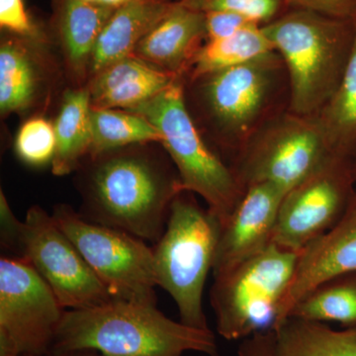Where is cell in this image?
Returning <instances> with one entry per match:
<instances>
[{"label": "cell", "mask_w": 356, "mask_h": 356, "mask_svg": "<svg viewBox=\"0 0 356 356\" xmlns=\"http://www.w3.org/2000/svg\"><path fill=\"white\" fill-rule=\"evenodd\" d=\"M79 214L156 243L170 206L184 191L172 159L159 143L134 145L84 159L76 170Z\"/></svg>", "instance_id": "cell-1"}, {"label": "cell", "mask_w": 356, "mask_h": 356, "mask_svg": "<svg viewBox=\"0 0 356 356\" xmlns=\"http://www.w3.org/2000/svg\"><path fill=\"white\" fill-rule=\"evenodd\" d=\"M184 98L204 139L229 166L262 126L289 110L286 67L271 51L184 81Z\"/></svg>", "instance_id": "cell-2"}, {"label": "cell", "mask_w": 356, "mask_h": 356, "mask_svg": "<svg viewBox=\"0 0 356 356\" xmlns=\"http://www.w3.org/2000/svg\"><path fill=\"white\" fill-rule=\"evenodd\" d=\"M79 350L103 356H222L211 330L175 322L156 305L117 299L65 311L50 353Z\"/></svg>", "instance_id": "cell-3"}, {"label": "cell", "mask_w": 356, "mask_h": 356, "mask_svg": "<svg viewBox=\"0 0 356 356\" xmlns=\"http://www.w3.org/2000/svg\"><path fill=\"white\" fill-rule=\"evenodd\" d=\"M286 67L290 111L314 116L343 81L355 48V21L290 8L262 26Z\"/></svg>", "instance_id": "cell-4"}, {"label": "cell", "mask_w": 356, "mask_h": 356, "mask_svg": "<svg viewBox=\"0 0 356 356\" xmlns=\"http://www.w3.org/2000/svg\"><path fill=\"white\" fill-rule=\"evenodd\" d=\"M195 194L182 191L170 206L165 233L153 248L158 286L177 304L180 322L210 330L203 308V293L213 270L222 224Z\"/></svg>", "instance_id": "cell-5"}, {"label": "cell", "mask_w": 356, "mask_h": 356, "mask_svg": "<svg viewBox=\"0 0 356 356\" xmlns=\"http://www.w3.org/2000/svg\"><path fill=\"white\" fill-rule=\"evenodd\" d=\"M130 112L142 115L158 129L163 138L161 145L172 159L184 191L202 197L222 227L245 191L231 168L207 144L189 113L184 77Z\"/></svg>", "instance_id": "cell-6"}, {"label": "cell", "mask_w": 356, "mask_h": 356, "mask_svg": "<svg viewBox=\"0 0 356 356\" xmlns=\"http://www.w3.org/2000/svg\"><path fill=\"white\" fill-rule=\"evenodd\" d=\"M297 257V252L273 243L261 254L214 275L210 302L222 339L243 341L273 331Z\"/></svg>", "instance_id": "cell-7"}, {"label": "cell", "mask_w": 356, "mask_h": 356, "mask_svg": "<svg viewBox=\"0 0 356 356\" xmlns=\"http://www.w3.org/2000/svg\"><path fill=\"white\" fill-rule=\"evenodd\" d=\"M332 156L316 116L286 110L250 138L229 168L245 191L271 184L287 193Z\"/></svg>", "instance_id": "cell-8"}, {"label": "cell", "mask_w": 356, "mask_h": 356, "mask_svg": "<svg viewBox=\"0 0 356 356\" xmlns=\"http://www.w3.org/2000/svg\"><path fill=\"white\" fill-rule=\"evenodd\" d=\"M51 216L113 299L156 305L153 248L127 232L83 219L70 205L56 206Z\"/></svg>", "instance_id": "cell-9"}, {"label": "cell", "mask_w": 356, "mask_h": 356, "mask_svg": "<svg viewBox=\"0 0 356 356\" xmlns=\"http://www.w3.org/2000/svg\"><path fill=\"white\" fill-rule=\"evenodd\" d=\"M67 311L26 259H0V356H44Z\"/></svg>", "instance_id": "cell-10"}, {"label": "cell", "mask_w": 356, "mask_h": 356, "mask_svg": "<svg viewBox=\"0 0 356 356\" xmlns=\"http://www.w3.org/2000/svg\"><path fill=\"white\" fill-rule=\"evenodd\" d=\"M355 195V163L332 156L285 194L273 243L298 254L343 218Z\"/></svg>", "instance_id": "cell-11"}, {"label": "cell", "mask_w": 356, "mask_h": 356, "mask_svg": "<svg viewBox=\"0 0 356 356\" xmlns=\"http://www.w3.org/2000/svg\"><path fill=\"white\" fill-rule=\"evenodd\" d=\"M23 222L21 259L34 267L65 309L91 308L113 300L51 214L35 205Z\"/></svg>", "instance_id": "cell-12"}, {"label": "cell", "mask_w": 356, "mask_h": 356, "mask_svg": "<svg viewBox=\"0 0 356 356\" xmlns=\"http://www.w3.org/2000/svg\"><path fill=\"white\" fill-rule=\"evenodd\" d=\"M60 70L39 36L4 37L0 44V113L28 114L44 106Z\"/></svg>", "instance_id": "cell-13"}, {"label": "cell", "mask_w": 356, "mask_h": 356, "mask_svg": "<svg viewBox=\"0 0 356 356\" xmlns=\"http://www.w3.org/2000/svg\"><path fill=\"white\" fill-rule=\"evenodd\" d=\"M285 194L271 184H254L245 189L233 214L222 225L213 266L214 275L261 254L273 243Z\"/></svg>", "instance_id": "cell-14"}, {"label": "cell", "mask_w": 356, "mask_h": 356, "mask_svg": "<svg viewBox=\"0 0 356 356\" xmlns=\"http://www.w3.org/2000/svg\"><path fill=\"white\" fill-rule=\"evenodd\" d=\"M356 271V195L346 214L329 231L298 252L296 266L281 301L274 330L277 329L300 300L323 283Z\"/></svg>", "instance_id": "cell-15"}, {"label": "cell", "mask_w": 356, "mask_h": 356, "mask_svg": "<svg viewBox=\"0 0 356 356\" xmlns=\"http://www.w3.org/2000/svg\"><path fill=\"white\" fill-rule=\"evenodd\" d=\"M180 77L131 55L103 67L86 86L92 108L131 111Z\"/></svg>", "instance_id": "cell-16"}, {"label": "cell", "mask_w": 356, "mask_h": 356, "mask_svg": "<svg viewBox=\"0 0 356 356\" xmlns=\"http://www.w3.org/2000/svg\"><path fill=\"white\" fill-rule=\"evenodd\" d=\"M205 41L204 13L175 1L165 17L140 42L133 55L184 79Z\"/></svg>", "instance_id": "cell-17"}, {"label": "cell", "mask_w": 356, "mask_h": 356, "mask_svg": "<svg viewBox=\"0 0 356 356\" xmlns=\"http://www.w3.org/2000/svg\"><path fill=\"white\" fill-rule=\"evenodd\" d=\"M114 11L83 0H60L58 42L65 72L76 88L88 86L96 42Z\"/></svg>", "instance_id": "cell-18"}, {"label": "cell", "mask_w": 356, "mask_h": 356, "mask_svg": "<svg viewBox=\"0 0 356 356\" xmlns=\"http://www.w3.org/2000/svg\"><path fill=\"white\" fill-rule=\"evenodd\" d=\"M173 3L168 0H131L115 9L96 42L88 81L103 67L133 55L140 42L165 17Z\"/></svg>", "instance_id": "cell-19"}, {"label": "cell", "mask_w": 356, "mask_h": 356, "mask_svg": "<svg viewBox=\"0 0 356 356\" xmlns=\"http://www.w3.org/2000/svg\"><path fill=\"white\" fill-rule=\"evenodd\" d=\"M91 103L88 86L65 89L54 122L57 147L51 172L57 177L76 172L91 147Z\"/></svg>", "instance_id": "cell-20"}, {"label": "cell", "mask_w": 356, "mask_h": 356, "mask_svg": "<svg viewBox=\"0 0 356 356\" xmlns=\"http://www.w3.org/2000/svg\"><path fill=\"white\" fill-rule=\"evenodd\" d=\"M273 356H356V327L288 318L274 330Z\"/></svg>", "instance_id": "cell-21"}, {"label": "cell", "mask_w": 356, "mask_h": 356, "mask_svg": "<svg viewBox=\"0 0 356 356\" xmlns=\"http://www.w3.org/2000/svg\"><path fill=\"white\" fill-rule=\"evenodd\" d=\"M314 116L322 128L332 156L356 163V36L343 81L331 99Z\"/></svg>", "instance_id": "cell-22"}, {"label": "cell", "mask_w": 356, "mask_h": 356, "mask_svg": "<svg viewBox=\"0 0 356 356\" xmlns=\"http://www.w3.org/2000/svg\"><path fill=\"white\" fill-rule=\"evenodd\" d=\"M274 51L261 25H252L226 38L207 41L192 60L184 81L238 67Z\"/></svg>", "instance_id": "cell-23"}, {"label": "cell", "mask_w": 356, "mask_h": 356, "mask_svg": "<svg viewBox=\"0 0 356 356\" xmlns=\"http://www.w3.org/2000/svg\"><path fill=\"white\" fill-rule=\"evenodd\" d=\"M91 147L89 156L134 145L159 143L158 129L142 115L120 109L91 107Z\"/></svg>", "instance_id": "cell-24"}, {"label": "cell", "mask_w": 356, "mask_h": 356, "mask_svg": "<svg viewBox=\"0 0 356 356\" xmlns=\"http://www.w3.org/2000/svg\"><path fill=\"white\" fill-rule=\"evenodd\" d=\"M291 317L356 327V271L337 276L312 290L293 308Z\"/></svg>", "instance_id": "cell-25"}, {"label": "cell", "mask_w": 356, "mask_h": 356, "mask_svg": "<svg viewBox=\"0 0 356 356\" xmlns=\"http://www.w3.org/2000/svg\"><path fill=\"white\" fill-rule=\"evenodd\" d=\"M14 146L17 156L27 165L51 163L57 147L54 124L40 115L27 119L18 131Z\"/></svg>", "instance_id": "cell-26"}, {"label": "cell", "mask_w": 356, "mask_h": 356, "mask_svg": "<svg viewBox=\"0 0 356 356\" xmlns=\"http://www.w3.org/2000/svg\"><path fill=\"white\" fill-rule=\"evenodd\" d=\"M180 6L206 13L228 11L241 14L264 26L280 18L290 8L288 0H175Z\"/></svg>", "instance_id": "cell-27"}, {"label": "cell", "mask_w": 356, "mask_h": 356, "mask_svg": "<svg viewBox=\"0 0 356 356\" xmlns=\"http://www.w3.org/2000/svg\"><path fill=\"white\" fill-rule=\"evenodd\" d=\"M0 27L15 36H38L23 0H0Z\"/></svg>", "instance_id": "cell-28"}, {"label": "cell", "mask_w": 356, "mask_h": 356, "mask_svg": "<svg viewBox=\"0 0 356 356\" xmlns=\"http://www.w3.org/2000/svg\"><path fill=\"white\" fill-rule=\"evenodd\" d=\"M205 16L206 41H213L232 36L236 32L259 23L241 14L228 11H211L204 13Z\"/></svg>", "instance_id": "cell-29"}, {"label": "cell", "mask_w": 356, "mask_h": 356, "mask_svg": "<svg viewBox=\"0 0 356 356\" xmlns=\"http://www.w3.org/2000/svg\"><path fill=\"white\" fill-rule=\"evenodd\" d=\"M23 229L24 222L16 218L3 191H0V243L14 257H21L22 254Z\"/></svg>", "instance_id": "cell-30"}, {"label": "cell", "mask_w": 356, "mask_h": 356, "mask_svg": "<svg viewBox=\"0 0 356 356\" xmlns=\"http://www.w3.org/2000/svg\"><path fill=\"white\" fill-rule=\"evenodd\" d=\"M294 8L308 9L315 13L356 21V0H288Z\"/></svg>", "instance_id": "cell-31"}, {"label": "cell", "mask_w": 356, "mask_h": 356, "mask_svg": "<svg viewBox=\"0 0 356 356\" xmlns=\"http://www.w3.org/2000/svg\"><path fill=\"white\" fill-rule=\"evenodd\" d=\"M274 331L257 332L243 339L238 356H273Z\"/></svg>", "instance_id": "cell-32"}, {"label": "cell", "mask_w": 356, "mask_h": 356, "mask_svg": "<svg viewBox=\"0 0 356 356\" xmlns=\"http://www.w3.org/2000/svg\"><path fill=\"white\" fill-rule=\"evenodd\" d=\"M89 3L96 4V6L108 7V8L117 9L119 7L125 6L131 0H83Z\"/></svg>", "instance_id": "cell-33"}, {"label": "cell", "mask_w": 356, "mask_h": 356, "mask_svg": "<svg viewBox=\"0 0 356 356\" xmlns=\"http://www.w3.org/2000/svg\"><path fill=\"white\" fill-rule=\"evenodd\" d=\"M44 356H103L95 350H79L65 351V353H50Z\"/></svg>", "instance_id": "cell-34"}, {"label": "cell", "mask_w": 356, "mask_h": 356, "mask_svg": "<svg viewBox=\"0 0 356 356\" xmlns=\"http://www.w3.org/2000/svg\"><path fill=\"white\" fill-rule=\"evenodd\" d=\"M355 175H356V163H355Z\"/></svg>", "instance_id": "cell-35"}]
</instances>
